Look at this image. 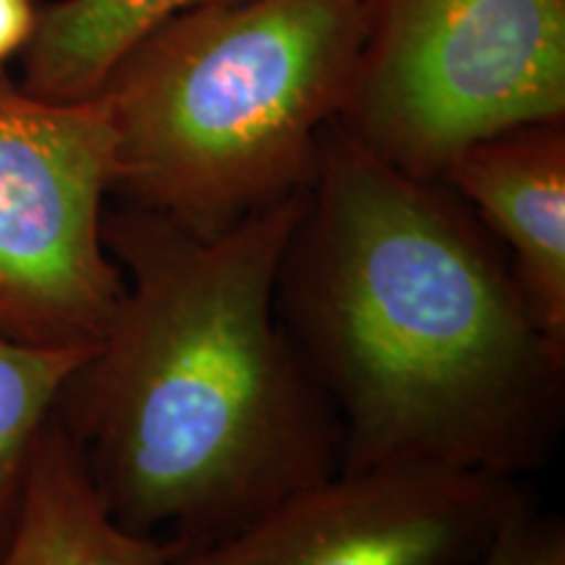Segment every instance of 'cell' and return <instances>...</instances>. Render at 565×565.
<instances>
[{
	"instance_id": "ba28073f",
	"label": "cell",
	"mask_w": 565,
	"mask_h": 565,
	"mask_svg": "<svg viewBox=\"0 0 565 565\" xmlns=\"http://www.w3.org/2000/svg\"><path fill=\"white\" fill-rule=\"evenodd\" d=\"M179 550L118 524L53 416L40 435L0 565H171Z\"/></svg>"
},
{
	"instance_id": "5b68a950",
	"label": "cell",
	"mask_w": 565,
	"mask_h": 565,
	"mask_svg": "<svg viewBox=\"0 0 565 565\" xmlns=\"http://www.w3.org/2000/svg\"><path fill=\"white\" fill-rule=\"evenodd\" d=\"M110 186L105 105L45 100L0 68V333L63 349L105 335L124 294L103 238Z\"/></svg>"
},
{
	"instance_id": "9c48e42d",
	"label": "cell",
	"mask_w": 565,
	"mask_h": 565,
	"mask_svg": "<svg viewBox=\"0 0 565 565\" xmlns=\"http://www.w3.org/2000/svg\"><path fill=\"white\" fill-rule=\"evenodd\" d=\"M231 0H58L42 6L21 53V87L55 103L92 100L134 45L181 13Z\"/></svg>"
},
{
	"instance_id": "30bf717a",
	"label": "cell",
	"mask_w": 565,
	"mask_h": 565,
	"mask_svg": "<svg viewBox=\"0 0 565 565\" xmlns=\"http://www.w3.org/2000/svg\"><path fill=\"white\" fill-rule=\"evenodd\" d=\"M89 349L34 345L0 333V553L17 519L40 435Z\"/></svg>"
},
{
	"instance_id": "8992f818",
	"label": "cell",
	"mask_w": 565,
	"mask_h": 565,
	"mask_svg": "<svg viewBox=\"0 0 565 565\" xmlns=\"http://www.w3.org/2000/svg\"><path fill=\"white\" fill-rule=\"evenodd\" d=\"M519 498L487 471L341 466L171 565H475Z\"/></svg>"
},
{
	"instance_id": "6da1fadb",
	"label": "cell",
	"mask_w": 565,
	"mask_h": 565,
	"mask_svg": "<svg viewBox=\"0 0 565 565\" xmlns=\"http://www.w3.org/2000/svg\"><path fill=\"white\" fill-rule=\"evenodd\" d=\"M333 126L278 312L341 419L343 469H534L557 427L565 345L461 207Z\"/></svg>"
},
{
	"instance_id": "8fae6325",
	"label": "cell",
	"mask_w": 565,
	"mask_h": 565,
	"mask_svg": "<svg viewBox=\"0 0 565 565\" xmlns=\"http://www.w3.org/2000/svg\"><path fill=\"white\" fill-rule=\"evenodd\" d=\"M475 565H565V529L519 498Z\"/></svg>"
},
{
	"instance_id": "52a82bcc",
	"label": "cell",
	"mask_w": 565,
	"mask_h": 565,
	"mask_svg": "<svg viewBox=\"0 0 565 565\" xmlns=\"http://www.w3.org/2000/svg\"><path fill=\"white\" fill-rule=\"evenodd\" d=\"M511 254L529 307L565 345V134L540 124L477 141L443 171Z\"/></svg>"
},
{
	"instance_id": "7c38bea8",
	"label": "cell",
	"mask_w": 565,
	"mask_h": 565,
	"mask_svg": "<svg viewBox=\"0 0 565 565\" xmlns=\"http://www.w3.org/2000/svg\"><path fill=\"white\" fill-rule=\"evenodd\" d=\"M40 0H0V68L13 55L24 53L40 24Z\"/></svg>"
},
{
	"instance_id": "277c9868",
	"label": "cell",
	"mask_w": 565,
	"mask_h": 565,
	"mask_svg": "<svg viewBox=\"0 0 565 565\" xmlns=\"http://www.w3.org/2000/svg\"><path fill=\"white\" fill-rule=\"evenodd\" d=\"M565 113V0H366L335 124L414 179Z\"/></svg>"
},
{
	"instance_id": "3957f363",
	"label": "cell",
	"mask_w": 565,
	"mask_h": 565,
	"mask_svg": "<svg viewBox=\"0 0 565 565\" xmlns=\"http://www.w3.org/2000/svg\"><path fill=\"white\" fill-rule=\"evenodd\" d=\"M366 0H249L181 13L97 92L126 204L217 233L303 192L349 92Z\"/></svg>"
},
{
	"instance_id": "7a4b0ae2",
	"label": "cell",
	"mask_w": 565,
	"mask_h": 565,
	"mask_svg": "<svg viewBox=\"0 0 565 565\" xmlns=\"http://www.w3.org/2000/svg\"><path fill=\"white\" fill-rule=\"evenodd\" d=\"M303 194L217 233L105 210L124 294L55 416L129 532L207 545L335 471L333 414L278 312Z\"/></svg>"
}]
</instances>
